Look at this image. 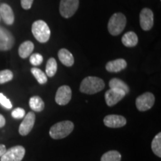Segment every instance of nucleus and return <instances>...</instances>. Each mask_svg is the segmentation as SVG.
<instances>
[{"label":"nucleus","mask_w":161,"mask_h":161,"mask_svg":"<svg viewBox=\"0 0 161 161\" xmlns=\"http://www.w3.org/2000/svg\"><path fill=\"white\" fill-rule=\"evenodd\" d=\"M31 32L35 39L41 43L49 41L51 35L49 25L43 20H37L32 24Z\"/></svg>","instance_id":"7ed1b4c3"},{"label":"nucleus","mask_w":161,"mask_h":161,"mask_svg":"<svg viewBox=\"0 0 161 161\" xmlns=\"http://www.w3.org/2000/svg\"><path fill=\"white\" fill-rule=\"evenodd\" d=\"M79 6V0H60L59 11L64 18H70L75 14Z\"/></svg>","instance_id":"39448f33"},{"label":"nucleus","mask_w":161,"mask_h":161,"mask_svg":"<svg viewBox=\"0 0 161 161\" xmlns=\"http://www.w3.org/2000/svg\"><path fill=\"white\" fill-rule=\"evenodd\" d=\"M104 80L95 76H88L84 78L80 85V91L83 93L92 95L102 91L104 88Z\"/></svg>","instance_id":"f257e3e1"},{"label":"nucleus","mask_w":161,"mask_h":161,"mask_svg":"<svg viewBox=\"0 0 161 161\" xmlns=\"http://www.w3.org/2000/svg\"><path fill=\"white\" fill-rule=\"evenodd\" d=\"M125 16L122 13H116L112 15L108 22V31L113 36H117L122 33L126 25Z\"/></svg>","instance_id":"20e7f679"},{"label":"nucleus","mask_w":161,"mask_h":161,"mask_svg":"<svg viewBox=\"0 0 161 161\" xmlns=\"http://www.w3.org/2000/svg\"><path fill=\"white\" fill-rule=\"evenodd\" d=\"M35 49V45L30 40H26V41L23 42L21 45L19 46V49H18V53L20 58H27L31 55V53L34 51Z\"/></svg>","instance_id":"dca6fc26"},{"label":"nucleus","mask_w":161,"mask_h":161,"mask_svg":"<svg viewBox=\"0 0 161 161\" xmlns=\"http://www.w3.org/2000/svg\"><path fill=\"white\" fill-rule=\"evenodd\" d=\"M140 24L144 31H149L154 25V14L149 8H143L140 14Z\"/></svg>","instance_id":"1a4fd4ad"},{"label":"nucleus","mask_w":161,"mask_h":161,"mask_svg":"<svg viewBox=\"0 0 161 161\" xmlns=\"http://www.w3.org/2000/svg\"><path fill=\"white\" fill-rule=\"evenodd\" d=\"M25 154V149L23 146H14L6 150L5 154L1 157V161H21Z\"/></svg>","instance_id":"423d86ee"},{"label":"nucleus","mask_w":161,"mask_h":161,"mask_svg":"<svg viewBox=\"0 0 161 161\" xmlns=\"http://www.w3.org/2000/svg\"><path fill=\"white\" fill-rule=\"evenodd\" d=\"M74 129V124L71 121H63L54 125L50 128L49 135L52 139H64L72 133Z\"/></svg>","instance_id":"f03ea898"},{"label":"nucleus","mask_w":161,"mask_h":161,"mask_svg":"<svg viewBox=\"0 0 161 161\" xmlns=\"http://www.w3.org/2000/svg\"><path fill=\"white\" fill-rule=\"evenodd\" d=\"M122 42L126 47H134L138 43V37L134 31H128L122 36Z\"/></svg>","instance_id":"a211bd4d"},{"label":"nucleus","mask_w":161,"mask_h":161,"mask_svg":"<svg viewBox=\"0 0 161 161\" xmlns=\"http://www.w3.org/2000/svg\"><path fill=\"white\" fill-rule=\"evenodd\" d=\"M35 122V114L33 112H29L24 116V119L19 127L20 135L26 136L31 132Z\"/></svg>","instance_id":"9b49d317"},{"label":"nucleus","mask_w":161,"mask_h":161,"mask_svg":"<svg viewBox=\"0 0 161 161\" xmlns=\"http://www.w3.org/2000/svg\"><path fill=\"white\" fill-rule=\"evenodd\" d=\"M0 17L7 25H12L14 22V14L11 7L8 4L0 5Z\"/></svg>","instance_id":"4468645a"},{"label":"nucleus","mask_w":161,"mask_h":161,"mask_svg":"<svg viewBox=\"0 0 161 161\" xmlns=\"http://www.w3.org/2000/svg\"><path fill=\"white\" fill-rule=\"evenodd\" d=\"M155 98L152 92H145L136 99V106L140 111H146L152 108Z\"/></svg>","instance_id":"0eeeda50"},{"label":"nucleus","mask_w":161,"mask_h":161,"mask_svg":"<svg viewBox=\"0 0 161 161\" xmlns=\"http://www.w3.org/2000/svg\"><path fill=\"white\" fill-rule=\"evenodd\" d=\"M34 0H20L21 6L23 9L29 10L31 8Z\"/></svg>","instance_id":"c85d7f7f"},{"label":"nucleus","mask_w":161,"mask_h":161,"mask_svg":"<svg viewBox=\"0 0 161 161\" xmlns=\"http://www.w3.org/2000/svg\"><path fill=\"white\" fill-rule=\"evenodd\" d=\"M31 72L39 84H44L47 82V75L41 69H38L37 67H33L31 69Z\"/></svg>","instance_id":"5701e85b"},{"label":"nucleus","mask_w":161,"mask_h":161,"mask_svg":"<svg viewBox=\"0 0 161 161\" xmlns=\"http://www.w3.org/2000/svg\"><path fill=\"white\" fill-rule=\"evenodd\" d=\"M30 63H31L33 66H39L43 63V58L40 54L39 53H35L33 55H31L30 56Z\"/></svg>","instance_id":"a878e982"},{"label":"nucleus","mask_w":161,"mask_h":161,"mask_svg":"<svg viewBox=\"0 0 161 161\" xmlns=\"http://www.w3.org/2000/svg\"><path fill=\"white\" fill-rule=\"evenodd\" d=\"M58 69V64L56 62V60L54 58H51L48 60L47 63H46V75L48 77H53L57 72Z\"/></svg>","instance_id":"412c9836"},{"label":"nucleus","mask_w":161,"mask_h":161,"mask_svg":"<svg viewBox=\"0 0 161 161\" xmlns=\"http://www.w3.org/2000/svg\"><path fill=\"white\" fill-rule=\"evenodd\" d=\"M127 67V62L125 60L122 59H116L114 60L109 61L106 64V69L107 71L110 72H119L122 70H123Z\"/></svg>","instance_id":"2eb2a0df"},{"label":"nucleus","mask_w":161,"mask_h":161,"mask_svg":"<svg viewBox=\"0 0 161 161\" xmlns=\"http://www.w3.org/2000/svg\"><path fill=\"white\" fill-rule=\"evenodd\" d=\"M109 86L111 89H117L122 90L125 94L129 92V87L127 84L119 78H113L109 81Z\"/></svg>","instance_id":"aec40b11"},{"label":"nucleus","mask_w":161,"mask_h":161,"mask_svg":"<svg viewBox=\"0 0 161 161\" xmlns=\"http://www.w3.org/2000/svg\"><path fill=\"white\" fill-rule=\"evenodd\" d=\"M0 104L6 108V109H11L12 108V104L11 101L2 92H0Z\"/></svg>","instance_id":"bb28decb"},{"label":"nucleus","mask_w":161,"mask_h":161,"mask_svg":"<svg viewBox=\"0 0 161 161\" xmlns=\"http://www.w3.org/2000/svg\"><path fill=\"white\" fill-rule=\"evenodd\" d=\"M58 58L60 61L66 66H72L74 64V57L69 50L61 49L58 52Z\"/></svg>","instance_id":"f3484780"},{"label":"nucleus","mask_w":161,"mask_h":161,"mask_svg":"<svg viewBox=\"0 0 161 161\" xmlns=\"http://www.w3.org/2000/svg\"><path fill=\"white\" fill-rule=\"evenodd\" d=\"M6 150L7 149H6V147L5 145L0 144V158H1V157L3 156L4 154H5Z\"/></svg>","instance_id":"c756f323"},{"label":"nucleus","mask_w":161,"mask_h":161,"mask_svg":"<svg viewBox=\"0 0 161 161\" xmlns=\"http://www.w3.org/2000/svg\"><path fill=\"white\" fill-rule=\"evenodd\" d=\"M125 95V92L122 90L110 88L105 92V102L108 106L112 107L120 102Z\"/></svg>","instance_id":"f8f14e48"},{"label":"nucleus","mask_w":161,"mask_h":161,"mask_svg":"<svg viewBox=\"0 0 161 161\" xmlns=\"http://www.w3.org/2000/svg\"><path fill=\"white\" fill-rule=\"evenodd\" d=\"M14 37L12 34L5 28L0 27V50L8 51L13 47Z\"/></svg>","instance_id":"6e6552de"},{"label":"nucleus","mask_w":161,"mask_h":161,"mask_svg":"<svg viewBox=\"0 0 161 161\" xmlns=\"http://www.w3.org/2000/svg\"><path fill=\"white\" fill-rule=\"evenodd\" d=\"M5 125V119L4 116L0 114V128H3Z\"/></svg>","instance_id":"7c9ffc66"},{"label":"nucleus","mask_w":161,"mask_h":161,"mask_svg":"<svg viewBox=\"0 0 161 161\" xmlns=\"http://www.w3.org/2000/svg\"><path fill=\"white\" fill-rule=\"evenodd\" d=\"M11 116L12 117L17 119H23L25 116V111L23 108H17L12 111Z\"/></svg>","instance_id":"cd10ccee"},{"label":"nucleus","mask_w":161,"mask_h":161,"mask_svg":"<svg viewBox=\"0 0 161 161\" xmlns=\"http://www.w3.org/2000/svg\"><path fill=\"white\" fill-rule=\"evenodd\" d=\"M0 19H1V17H0Z\"/></svg>","instance_id":"2f4dec72"},{"label":"nucleus","mask_w":161,"mask_h":161,"mask_svg":"<svg viewBox=\"0 0 161 161\" xmlns=\"http://www.w3.org/2000/svg\"><path fill=\"white\" fill-rule=\"evenodd\" d=\"M152 149L154 154L161 158V133H158L152 142Z\"/></svg>","instance_id":"4be33fe9"},{"label":"nucleus","mask_w":161,"mask_h":161,"mask_svg":"<svg viewBox=\"0 0 161 161\" xmlns=\"http://www.w3.org/2000/svg\"><path fill=\"white\" fill-rule=\"evenodd\" d=\"M14 74L11 70L4 69L0 71V84H5L13 79Z\"/></svg>","instance_id":"393cba45"},{"label":"nucleus","mask_w":161,"mask_h":161,"mask_svg":"<svg viewBox=\"0 0 161 161\" xmlns=\"http://www.w3.org/2000/svg\"><path fill=\"white\" fill-rule=\"evenodd\" d=\"M29 106L34 111L41 112L43 111L45 108L43 99L37 96H35L31 97L29 100Z\"/></svg>","instance_id":"6ab92c4d"},{"label":"nucleus","mask_w":161,"mask_h":161,"mask_svg":"<svg viewBox=\"0 0 161 161\" xmlns=\"http://www.w3.org/2000/svg\"><path fill=\"white\" fill-rule=\"evenodd\" d=\"M120 153L117 151H109L102 155L101 161H121Z\"/></svg>","instance_id":"b1692460"},{"label":"nucleus","mask_w":161,"mask_h":161,"mask_svg":"<svg viewBox=\"0 0 161 161\" xmlns=\"http://www.w3.org/2000/svg\"><path fill=\"white\" fill-rule=\"evenodd\" d=\"M126 119L119 115H108L104 119V124L108 128H122L126 125Z\"/></svg>","instance_id":"ddd939ff"},{"label":"nucleus","mask_w":161,"mask_h":161,"mask_svg":"<svg viewBox=\"0 0 161 161\" xmlns=\"http://www.w3.org/2000/svg\"><path fill=\"white\" fill-rule=\"evenodd\" d=\"M72 98L71 88L67 85L60 86L55 95V102L59 105H66Z\"/></svg>","instance_id":"9d476101"}]
</instances>
